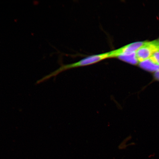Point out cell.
Returning <instances> with one entry per match:
<instances>
[{
  "instance_id": "277c9868",
  "label": "cell",
  "mask_w": 159,
  "mask_h": 159,
  "mask_svg": "<svg viewBox=\"0 0 159 159\" xmlns=\"http://www.w3.org/2000/svg\"><path fill=\"white\" fill-rule=\"evenodd\" d=\"M122 60L130 63L133 65H136L139 64V62L137 59L136 52L131 53L130 54L124 55L121 56L119 57Z\"/></svg>"
},
{
  "instance_id": "3957f363",
  "label": "cell",
  "mask_w": 159,
  "mask_h": 159,
  "mask_svg": "<svg viewBox=\"0 0 159 159\" xmlns=\"http://www.w3.org/2000/svg\"><path fill=\"white\" fill-rule=\"evenodd\" d=\"M140 68L148 72L154 73L159 70V66L156 64L150 58L139 63Z\"/></svg>"
},
{
  "instance_id": "8992f818",
  "label": "cell",
  "mask_w": 159,
  "mask_h": 159,
  "mask_svg": "<svg viewBox=\"0 0 159 159\" xmlns=\"http://www.w3.org/2000/svg\"><path fill=\"white\" fill-rule=\"evenodd\" d=\"M153 81H153H159V70L156 71L154 73L153 75Z\"/></svg>"
},
{
  "instance_id": "52a82bcc",
  "label": "cell",
  "mask_w": 159,
  "mask_h": 159,
  "mask_svg": "<svg viewBox=\"0 0 159 159\" xmlns=\"http://www.w3.org/2000/svg\"><path fill=\"white\" fill-rule=\"evenodd\" d=\"M157 41L158 44L159 45V37L158 39L157 40Z\"/></svg>"
},
{
  "instance_id": "6da1fadb",
  "label": "cell",
  "mask_w": 159,
  "mask_h": 159,
  "mask_svg": "<svg viewBox=\"0 0 159 159\" xmlns=\"http://www.w3.org/2000/svg\"><path fill=\"white\" fill-rule=\"evenodd\" d=\"M108 58H110L109 52H108L90 56L77 62L70 64L62 65L56 70L39 80L37 81L36 84H39V83L44 82L52 77L56 76L59 73L67 70L92 65Z\"/></svg>"
},
{
  "instance_id": "5b68a950",
  "label": "cell",
  "mask_w": 159,
  "mask_h": 159,
  "mask_svg": "<svg viewBox=\"0 0 159 159\" xmlns=\"http://www.w3.org/2000/svg\"><path fill=\"white\" fill-rule=\"evenodd\" d=\"M150 58L153 62L159 66V49L155 52Z\"/></svg>"
},
{
  "instance_id": "7a4b0ae2",
  "label": "cell",
  "mask_w": 159,
  "mask_h": 159,
  "mask_svg": "<svg viewBox=\"0 0 159 159\" xmlns=\"http://www.w3.org/2000/svg\"><path fill=\"white\" fill-rule=\"evenodd\" d=\"M159 49V45L157 40L145 42L144 44L136 52L139 63L150 58L153 53Z\"/></svg>"
}]
</instances>
